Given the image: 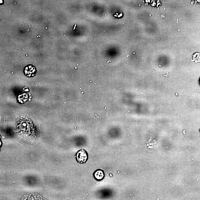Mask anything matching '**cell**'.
I'll list each match as a JSON object with an SVG mask.
<instances>
[{"label":"cell","instance_id":"obj_2","mask_svg":"<svg viewBox=\"0 0 200 200\" xmlns=\"http://www.w3.org/2000/svg\"><path fill=\"white\" fill-rule=\"evenodd\" d=\"M76 158L79 162H85L87 159V155L85 151L82 149L78 153Z\"/></svg>","mask_w":200,"mask_h":200},{"label":"cell","instance_id":"obj_3","mask_svg":"<svg viewBox=\"0 0 200 200\" xmlns=\"http://www.w3.org/2000/svg\"><path fill=\"white\" fill-rule=\"evenodd\" d=\"M95 178L98 180H102L104 178V172L101 170H97L94 174Z\"/></svg>","mask_w":200,"mask_h":200},{"label":"cell","instance_id":"obj_1","mask_svg":"<svg viewBox=\"0 0 200 200\" xmlns=\"http://www.w3.org/2000/svg\"><path fill=\"white\" fill-rule=\"evenodd\" d=\"M25 75L28 77H32L35 75L36 73L35 68L32 65H29L24 69Z\"/></svg>","mask_w":200,"mask_h":200},{"label":"cell","instance_id":"obj_4","mask_svg":"<svg viewBox=\"0 0 200 200\" xmlns=\"http://www.w3.org/2000/svg\"><path fill=\"white\" fill-rule=\"evenodd\" d=\"M25 200H43L39 196L34 195H29L26 198Z\"/></svg>","mask_w":200,"mask_h":200}]
</instances>
